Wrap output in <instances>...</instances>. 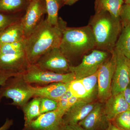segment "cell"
<instances>
[{
    "label": "cell",
    "mask_w": 130,
    "mask_h": 130,
    "mask_svg": "<svg viewBox=\"0 0 130 130\" xmlns=\"http://www.w3.org/2000/svg\"><path fill=\"white\" fill-rule=\"evenodd\" d=\"M67 23L59 18L57 25L42 20L24 40L25 51L30 65H35L42 56L55 48L59 47Z\"/></svg>",
    "instance_id": "cell-1"
},
{
    "label": "cell",
    "mask_w": 130,
    "mask_h": 130,
    "mask_svg": "<svg viewBox=\"0 0 130 130\" xmlns=\"http://www.w3.org/2000/svg\"><path fill=\"white\" fill-rule=\"evenodd\" d=\"M88 25L94 36L96 49L112 53L123 28L120 17H115L106 11L96 12Z\"/></svg>",
    "instance_id": "cell-2"
},
{
    "label": "cell",
    "mask_w": 130,
    "mask_h": 130,
    "mask_svg": "<svg viewBox=\"0 0 130 130\" xmlns=\"http://www.w3.org/2000/svg\"><path fill=\"white\" fill-rule=\"evenodd\" d=\"M59 48L70 65L96 48L94 36L89 25L79 27L67 26L63 31Z\"/></svg>",
    "instance_id": "cell-3"
},
{
    "label": "cell",
    "mask_w": 130,
    "mask_h": 130,
    "mask_svg": "<svg viewBox=\"0 0 130 130\" xmlns=\"http://www.w3.org/2000/svg\"><path fill=\"white\" fill-rule=\"evenodd\" d=\"M35 87L26 81L23 75L11 77L0 88V102L3 98L11 99V105L22 107L34 97Z\"/></svg>",
    "instance_id": "cell-4"
},
{
    "label": "cell",
    "mask_w": 130,
    "mask_h": 130,
    "mask_svg": "<svg viewBox=\"0 0 130 130\" xmlns=\"http://www.w3.org/2000/svg\"><path fill=\"white\" fill-rule=\"evenodd\" d=\"M111 53L97 49L93 50L83 57L82 61L77 66H70V72L74 73L75 79H82L97 72Z\"/></svg>",
    "instance_id": "cell-5"
},
{
    "label": "cell",
    "mask_w": 130,
    "mask_h": 130,
    "mask_svg": "<svg viewBox=\"0 0 130 130\" xmlns=\"http://www.w3.org/2000/svg\"><path fill=\"white\" fill-rule=\"evenodd\" d=\"M115 66L116 55L114 50L98 71L97 98L99 102L105 103L112 95V81Z\"/></svg>",
    "instance_id": "cell-6"
},
{
    "label": "cell",
    "mask_w": 130,
    "mask_h": 130,
    "mask_svg": "<svg viewBox=\"0 0 130 130\" xmlns=\"http://www.w3.org/2000/svg\"><path fill=\"white\" fill-rule=\"evenodd\" d=\"M24 78L29 83L48 85L54 83H70L75 79L74 73L58 74L42 70L35 65H30L23 74Z\"/></svg>",
    "instance_id": "cell-7"
},
{
    "label": "cell",
    "mask_w": 130,
    "mask_h": 130,
    "mask_svg": "<svg viewBox=\"0 0 130 130\" xmlns=\"http://www.w3.org/2000/svg\"><path fill=\"white\" fill-rule=\"evenodd\" d=\"M35 65L42 70L58 74L70 72V62L59 47L53 49L44 54Z\"/></svg>",
    "instance_id": "cell-8"
},
{
    "label": "cell",
    "mask_w": 130,
    "mask_h": 130,
    "mask_svg": "<svg viewBox=\"0 0 130 130\" xmlns=\"http://www.w3.org/2000/svg\"><path fill=\"white\" fill-rule=\"evenodd\" d=\"M45 14H47V9L45 0H32L30 2L25 13L20 20L25 38L40 23Z\"/></svg>",
    "instance_id": "cell-9"
},
{
    "label": "cell",
    "mask_w": 130,
    "mask_h": 130,
    "mask_svg": "<svg viewBox=\"0 0 130 130\" xmlns=\"http://www.w3.org/2000/svg\"><path fill=\"white\" fill-rule=\"evenodd\" d=\"M116 66L112 84V95L123 92L130 82V60L115 48Z\"/></svg>",
    "instance_id": "cell-10"
},
{
    "label": "cell",
    "mask_w": 130,
    "mask_h": 130,
    "mask_svg": "<svg viewBox=\"0 0 130 130\" xmlns=\"http://www.w3.org/2000/svg\"><path fill=\"white\" fill-rule=\"evenodd\" d=\"M30 64L25 51L12 54H0V71L14 76L23 75Z\"/></svg>",
    "instance_id": "cell-11"
},
{
    "label": "cell",
    "mask_w": 130,
    "mask_h": 130,
    "mask_svg": "<svg viewBox=\"0 0 130 130\" xmlns=\"http://www.w3.org/2000/svg\"><path fill=\"white\" fill-rule=\"evenodd\" d=\"M64 115L57 109L42 114L24 125L21 130H62L65 125Z\"/></svg>",
    "instance_id": "cell-12"
},
{
    "label": "cell",
    "mask_w": 130,
    "mask_h": 130,
    "mask_svg": "<svg viewBox=\"0 0 130 130\" xmlns=\"http://www.w3.org/2000/svg\"><path fill=\"white\" fill-rule=\"evenodd\" d=\"M102 103L97 102L92 111L78 124L85 130H106L111 121L105 114Z\"/></svg>",
    "instance_id": "cell-13"
},
{
    "label": "cell",
    "mask_w": 130,
    "mask_h": 130,
    "mask_svg": "<svg viewBox=\"0 0 130 130\" xmlns=\"http://www.w3.org/2000/svg\"><path fill=\"white\" fill-rule=\"evenodd\" d=\"M97 102H88L81 100L76 103L63 116L65 125L78 124L92 111Z\"/></svg>",
    "instance_id": "cell-14"
},
{
    "label": "cell",
    "mask_w": 130,
    "mask_h": 130,
    "mask_svg": "<svg viewBox=\"0 0 130 130\" xmlns=\"http://www.w3.org/2000/svg\"><path fill=\"white\" fill-rule=\"evenodd\" d=\"M105 103L104 108L105 114L110 121L113 120L118 115L130 108L124 98L123 92L112 95Z\"/></svg>",
    "instance_id": "cell-15"
},
{
    "label": "cell",
    "mask_w": 130,
    "mask_h": 130,
    "mask_svg": "<svg viewBox=\"0 0 130 130\" xmlns=\"http://www.w3.org/2000/svg\"><path fill=\"white\" fill-rule=\"evenodd\" d=\"M70 84L58 82L42 87H35L34 97L46 98L58 101L69 89Z\"/></svg>",
    "instance_id": "cell-16"
},
{
    "label": "cell",
    "mask_w": 130,
    "mask_h": 130,
    "mask_svg": "<svg viewBox=\"0 0 130 130\" xmlns=\"http://www.w3.org/2000/svg\"><path fill=\"white\" fill-rule=\"evenodd\" d=\"M25 39L24 32L20 20L0 33V45L21 41Z\"/></svg>",
    "instance_id": "cell-17"
},
{
    "label": "cell",
    "mask_w": 130,
    "mask_h": 130,
    "mask_svg": "<svg viewBox=\"0 0 130 130\" xmlns=\"http://www.w3.org/2000/svg\"><path fill=\"white\" fill-rule=\"evenodd\" d=\"M124 0H95V12L105 11L116 17H120Z\"/></svg>",
    "instance_id": "cell-18"
},
{
    "label": "cell",
    "mask_w": 130,
    "mask_h": 130,
    "mask_svg": "<svg viewBox=\"0 0 130 130\" xmlns=\"http://www.w3.org/2000/svg\"><path fill=\"white\" fill-rule=\"evenodd\" d=\"M123 28L116 42L115 48L130 60V24H122Z\"/></svg>",
    "instance_id": "cell-19"
},
{
    "label": "cell",
    "mask_w": 130,
    "mask_h": 130,
    "mask_svg": "<svg viewBox=\"0 0 130 130\" xmlns=\"http://www.w3.org/2000/svg\"><path fill=\"white\" fill-rule=\"evenodd\" d=\"M29 2V0H0V13H21Z\"/></svg>",
    "instance_id": "cell-20"
},
{
    "label": "cell",
    "mask_w": 130,
    "mask_h": 130,
    "mask_svg": "<svg viewBox=\"0 0 130 130\" xmlns=\"http://www.w3.org/2000/svg\"><path fill=\"white\" fill-rule=\"evenodd\" d=\"M41 98L35 97L22 107L24 115V125L41 115L40 110Z\"/></svg>",
    "instance_id": "cell-21"
},
{
    "label": "cell",
    "mask_w": 130,
    "mask_h": 130,
    "mask_svg": "<svg viewBox=\"0 0 130 130\" xmlns=\"http://www.w3.org/2000/svg\"><path fill=\"white\" fill-rule=\"evenodd\" d=\"M47 14V20L50 23L55 25L59 23L58 12L64 5V0H45Z\"/></svg>",
    "instance_id": "cell-22"
},
{
    "label": "cell",
    "mask_w": 130,
    "mask_h": 130,
    "mask_svg": "<svg viewBox=\"0 0 130 130\" xmlns=\"http://www.w3.org/2000/svg\"><path fill=\"white\" fill-rule=\"evenodd\" d=\"M98 71L95 73L80 79L88 94L91 102L95 101L98 92Z\"/></svg>",
    "instance_id": "cell-23"
},
{
    "label": "cell",
    "mask_w": 130,
    "mask_h": 130,
    "mask_svg": "<svg viewBox=\"0 0 130 130\" xmlns=\"http://www.w3.org/2000/svg\"><path fill=\"white\" fill-rule=\"evenodd\" d=\"M69 89L74 96L82 101L91 102L90 100L88 92L80 79H75L70 82Z\"/></svg>",
    "instance_id": "cell-24"
},
{
    "label": "cell",
    "mask_w": 130,
    "mask_h": 130,
    "mask_svg": "<svg viewBox=\"0 0 130 130\" xmlns=\"http://www.w3.org/2000/svg\"><path fill=\"white\" fill-rule=\"evenodd\" d=\"M111 122L120 130H130V108L118 115Z\"/></svg>",
    "instance_id": "cell-25"
},
{
    "label": "cell",
    "mask_w": 130,
    "mask_h": 130,
    "mask_svg": "<svg viewBox=\"0 0 130 130\" xmlns=\"http://www.w3.org/2000/svg\"><path fill=\"white\" fill-rule=\"evenodd\" d=\"M24 40L0 45V54H12L25 50Z\"/></svg>",
    "instance_id": "cell-26"
},
{
    "label": "cell",
    "mask_w": 130,
    "mask_h": 130,
    "mask_svg": "<svg viewBox=\"0 0 130 130\" xmlns=\"http://www.w3.org/2000/svg\"><path fill=\"white\" fill-rule=\"evenodd\" d=\"M58 102L46 98H41L40 104L41 115L55 111L58 108Z\"/></svg>",
    "instance_id": "cell-27"
},
{
    "label": "cell",
    "mask_w": 130,
    "mask_h": 130,
    "mask_svg": "<svg viewBox=\"0 0 130 130\" xmlns=\"http://www.w3.org/2000/svg\"><path fill=\"white\" fill-rule=\"evenodd\" d=\"M22 16H9L0 13V33L10 26L19 21Z\"/></svg>",
    "instance_id": "cell-28"
},
{
    "label": "cell",
    "mask_w": 130,
    "mask_h": 130,
    "mask_svg": "<svg viewBox=\"0 0 130 130\" xmlns=\"http://www.w3.org/2000/svg\"><path fill=\"white\" fill-rule=\"evenodd\" d=\"M82 101L79 98L73 96L68 100L57 101L58 106L57 110L64 115L69 108L76 103L79 101Z\"/></svg>",
    "instance_id": "cell-29"
},
{
    "label": "cell",
    "mask_w": 130,
    "mask_h": 130,
    "mask_svg": "<svg viewBox=\"0 0 130 130\" xmlns=\"http://www.w3.org/2000/svg\"><path fill=\"white\" fill-rule=\"evenodd\" d=\"M120 18L122 24H130V5L124 4L122 8Z\"/></svg>",
    "instance_id": "cell-30"
},
{
    "label": "cell",
    "mask_w": 130,
    "mask_h": 130,
    "mask_svg": "<svg viewBox=\"0 0 130 130\" xmlns=\"http://www.w3.org/2000/svg\"><path fill=\"white\" fill-rule=\"evenodd\" d=\"M14 76L12 74L0 71V86L3 85L8 79Z\"/></svg>",
    "instance_id": "cell-31"
},
{
    "label": "cell",
    "mask_w": 130,
    "mask_h": 130,
    "mask_svg": "<svg viewBox=\"0 0 130 130\" xmlns=\"http://www.w3.org/2000/svg\"><path fill=\"white\" fill-rule=\"evenodd\" d=\"M62 130H85L78 124L65 125Z\"/></svg>",
    "instance_id": "cell-32"
},
{
    "label": "cell",
    "mask_w": 130,
    "mask_h": 130,
    "mask_svg": "<svg viewBox=\"0 0 130 130\" xmlns=\"http://www.w3.org/2000/svg\"><path fill=\"white\" fill-rule=\"evenodd\" d=\"M123 92L126 101L130 107V82Z\"/></svg>",
    "instance_id": "cell-33"
},
{
    "label": "cell",
    "mask_w": 130,
    "mask_h": 130,
    "mask_svg": "<svg viewBox=\"0 0 130 130\" xmlns=\"http://www.w3.org/2000/svg\"><path fill=\"white\" fill-rule=\"evenodd\" d=\"M13 124L12 120L7 119L5 121V124L0 127V130H7L10 128Z\"/></svg>",
    "instance_id": "cell-34"
},
{
    "label": "cell",
    "mask_w": 130,
    "mask_h": 130,
    "mask_svg": "<svg viewBox=\"0 0 130 130\" xmlns=\"http://www.w3.org/2000/svg\"><path fill=\"white\" fill-rule=\"evenodd\" d=\"M79 0H64V5L71 6L74 5Z\"/></svg>",
    "instance_id": "cell-35"
},
{
    "label": "cell",
    "mask_w": 130,
    "mask_h": 130,
    "mask_svg": "<svg viewBox=\"0 0 130 130\" xmlns=\"http://www.w3.org/2000/svg\"><path fill=\"white\" fill-rule=\"evenodd\" d=\"M106 130H120L118 128H117L116 126H115L111 122H110L109 123V125L107 128L106 129Z\"/></svg>",
    "instance_id": "cell-36"
},
{
    "label": "cell",
    "mask_w": 130,
    "mask_h": 130,
    "mask_svg": "<svg viewBox=\"0 0 130 130\" xmlns=\"http://www.w3.org/2000/svg\"><path fill=\"white\" fill-rule=\"evenodd\" d=\"M125 4L130 5V0H124Z\"/></svg>",
    "instance_id": "cell-37"
},
{
    "label": "cell",
    "mask_w": 130,
    "mask_h": 130,
    "mask_svg": "<svg viewBox=\"0 0 130 130\" xmlns=\"http://www.w3.org/2000/svg\"><path fill=\"white\" fill-rule=\"evenodd\" d=\"M129 79H130V71H129Z\"/></svg>",
    "instance_id": "cell-38"
},
{
    "label": "cell",
    "mask_w": 130,
    "mask_h": 130,
    "mask_svg": "<svg viewBox=\"0 0 130 130\" xmlns=\"http://www.w3.org/2000/svg\"><path fill=\"white\" fill-rule=\"evenodd\" d=\"M29 1L30 2L31 1H32V0H29Z\"/></svg>",
    "instance_id": "cell-39"
}]
</instances>
